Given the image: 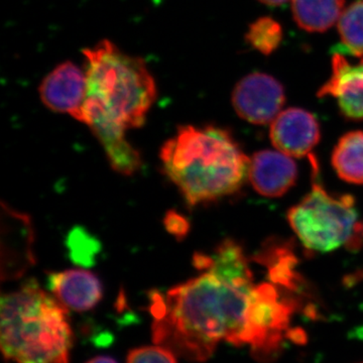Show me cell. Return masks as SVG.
<instances>
[{"mask_svg": "<svg viewBox=\"0 0 363 363\" xmlns=\"http://www.w3.org/2000/svg\"><path fill=\"white\" fill-rule=\"evenodd\" d=\"M86 96L80 123L98 138L112 168L133 175L142 166L125 131L142 128L157 98L155 79L143 59L130 56L111 40L83 51Z\"/></svg>", "mask_w": 363, "mask_h": 363, "instance_id": "7a4b0ae2", "label": "cell"}, {"mask_svg": "<svg viewBox=\"0 0 363 363\" xmlns=\"http://www.w3.org/2000/svg\"><path fill=\"white\" fill-rule=\"evenodd\" d=\"M262 4H267V6H278L281 4H286L289 0H259Z\"/></svg>", "mask_w": 363, "mask_h": 363, "instance_id": "d6986e66", "label": "cell"}, {"mask_svg": "<svg viewBox=\"0 0 363 363\" xmlns=\"http://www.w3.org/2000/svg\"><path fill=\"white\" fill-rule=\"evenodd\" d=\"M166 224L169 233L179 235V234H184L187 231L188 225L186 224V221L178 215L173 216V215L169 214V216L167 217Z\"/></svg>", "mask_w": 363, "mask_h": 363, "instance_id": "e0dca14e", "label": "cell"}, {"mask_svg": "<svg viewBox=\"0 0 363 363\" xmlns=\"http://www.w3.org/2000/svg\"><path fill=\"white\" fill-rule=\"evenodd\" d=\"M162 171L191 206L238 193L248 178L250 159L224 128L180 126L161 150Z\"/></svg>", "mask_w": 363, "mask_h": 363, "instance_id": "3957f363", "label": "cell"}, {"mask_svg": "<svg viewBox=\"0 0 363 363\" xmlns=\"http://www.w3.org/2000/svg\"><path fill=\"white\" fill-rule=\"evenodd\" d=\"M289 223L308 250L330 252L357 247L363 241V223L353 196L331 194L315 182L311 191L288 212Z\"/></svg>", "mask_w": 363, "mask_h": 363, "instance_id": "5b68a950", "label": "cell"}, {"mask_svg": "<svg viewBox=\"0 0 363 363\" xmlns=\"http://www.w3.org/2000/svg\"><path fill=\"white\" fill-rule=\"evenodd\" d=\"M86 84L85 71L72 62H65L42 81L40 100L52 111L69 114L81 121Z\"/></svg>", "mask_w": 363, "mask_h": 363, "instance_id": "52a82bcc", "label": "cell"}, {"mask_svg": "<svg viewBox=\"0 0 363 363\" xmlns=\"http://www.w3.org/2000/svg\"><path fill=\"white\" fill-rule=\"evenodd\" d=\"M269 136L274 147L292 157H304L321 138L319 123L311 112L291 107L272 121Z\"/></svg>", "mask_w": 363, "mask_h": 363, "instance_id": "ba28073f", "label": "cell"}, {"mask_svg": "<svg viewBox=\"0 0 363 363\" xmlns=\"http://www.w3.org/2000/svg\"><path fill=\"white\" fill-rule=\"evenodd\" d=\"M344 2L345 0H293L294 20L306 32H326L340 18Z\"/></svg>", "mask_w": 363, "mask_h": 363, "instance_id": "8fae6325", "label": "cell"}, {"mask_svg": "<svg viewBox=\"0 0 363 363\" xmlns=\"http://www.w3.org/2000/svg\"><path fill=\"white\" fill-rule=\"evenodd\" d=\"M248 179L259 194L281 197L295 186L298 167L292 157L279 150H260L250 159Z\"/></svg>", "mask_w": 363, "mask_h": 363, "instance_id": "9c48e42d", "label": "cell"}, {"mask_svg": "<svg viewBox=\"0 0 363 363\" xmlns=\"http://www.w3.org/2000/svg\"><path fill=\"white\" fill-rule=\"evenodd\" d=\"M341 44L333 52L363 57V0L353 2L343 11L338 21Z\"/></svg>", "mask_w": 363, "mask_h": 363, "instance_id": "5bb4252c", "label": "cell"}, {"mask_svg": "<svg viewBox=\"0 0 363 363\" xmlns=\"http://www.w3.org/2000/svg\"><path fill=\"white\" fill-rule=\"evenodd\" d=\"M87 363H117L113 358L109 357H97L92 358Z\"/></svg>", "mask_w": 363, "mask_h": 363, "instance_id": "ac0fdd59", "label": "cell"}, {"mask_svg": "<svg viewBox=\"0 0 363 363\" xmlns=\"http://www.w3.org/2000/svg\"><path fill=\"white\" fill-rule=\"evenodd\" d=\"M48 285L62 305L77 312L93 309L104 296L100 279L85 269L52 272L48 277Z\"/></svg>", "mask_w": 363, "mask_h": 363, "instance_id": "30bf717a", "label": "cell"}, {"mask_svg": "<svg viewBox=\"0 0 363 363\" xmlns=\"http://www.w3.org/2000/svg\"><path fill=\"white\" fill-rule=\"evenodd\" d=\"M194 264L195 278L150 294L154 342L195 362L209 359L221 342L252 348L267 281H255L250 257L233 240L210 255L196 253Z\"/></svg>", "mask_w": 363, "mask_h": 363, "instance_id": "6da1fadb", "label": "cell"}, {"mask_svg": "<svg viewBox=\"0 0 363 363\" xmlns=\"http://www.w3.org/2000/svg\"><path fill=\"white\" fill-rule=\"evenodd\" d=\"M0 342L16 363H69L73 334L65 306L35 279L1 297Z\"/></svg>", "mask_w": 363, "mask_h": 363, "instance_id": "277c9868", "label": "cell"}, {"mask_svg": "<svg viewBox=\"0 0 363 363\" xmlns=\"http://www.w3.org/2000/svg\"><path fill=\"white\" fill-rule=\"evenodd\" d=\"M283 28L271 16H262L250 23L245 40L253 49L264 55L276 51L283 40Z\"/></svg>", "mask_w": 363, "mask_h": 363, "instance_id": "9a60e30c", "label": "cell"}, {"mask_svg": "<svg viewBox=\"0 0 363 363\" xmlns=\"http://www.w3.org/2000/svg\"><path fill=\"white\" fill-rule=\"evenodd\" d=\"M236 113L247 123L266 125L272 123L286 102L284 86L271 75L252 73L241 79L233 92Z\"/></svg>", "mask_w": 363, "mask_h": 363, "instance_id": "8992f818", "label": "cell"}, {"mask_svg": "<svg viewBox=\"0 0 363 363\" xmlns=\"http://www.w3.org/2000/svg\"><path fill=\"white\" fill-rule=\"evenodd\" d=\"M363 93V58L359 63L350 64L345 55L333 52L331 78L318 92V97L332 96L336 99L354 97Z\"/></svg>", "mask_w": 363, "mask_h": 363, "instance_id": "7c38bea8", "label": "cell"}, {"mask_svg": "<svg viewBox=\"0 0 363 363\" xmlns=\"http://www.w3.org/2000/svg\"><path fill=\"white\" fill-rule=\"evenodd\" d=\"M177 355L164 346H145L128 353L126 363H178Z\"/></svg>", "mask_w": 363, "mask_h": 363, "instance_id": "2e32d148", "label": "cell"}, {"mask_svg": "<svg viewBox=\"0 0 363 363\" xmlns=\"http://www.w3.org/2000/svg\"><path fill=\"white\" fill-rule=\"evenodd\" d=\"M331 162L341 180L363 185V131L341 136L332 152Z\"/></svg>", "mask_w": 363, "mask_h": 363, "instance_id": "4fadbf2b", "label": "cell"}]
</instances>
